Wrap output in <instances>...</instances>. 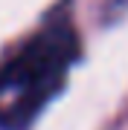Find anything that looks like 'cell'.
<instances>
[{"mask_svg":"<svg viewBox=\"0 0 128 130\" xmlns=\"http://www.w3.org/2000/svg\"><path fill=\"white\" fill-rule=\"evenodd\" d=\"M82 52L67 14H52L0 64V130H26L64 90Z\"/></svg>","mask_w":128,"mask_h":130,"instance_id":"obj_1","label":"cell"}]
</instances>
